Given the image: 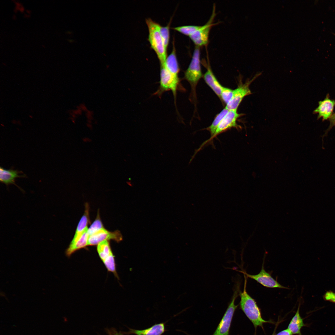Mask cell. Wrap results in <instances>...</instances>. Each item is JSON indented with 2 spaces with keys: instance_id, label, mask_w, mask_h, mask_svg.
Wrapping results in <instances>:
<instances>
[{
  "instance_id": "cell-1",
  "label": "cell",
  "mask_w": 335,
  "mask_h": 335,
  "mask_svg": "<svg viewBox=\"0 0 335 335\" xmlns=\"http://www.w3.org/2000/svg\"><path fill=\"white\" fill-rule=\"evenodd\" d=\"M245 279L243 290L239 293L240 308L255 328L258 326L262 328L264 324L270 323V321L265 320L262 318L260 310L256 301L246 291L247 280L245 277Z\"/></svg>"
},
{
  "instance_id": "cell-2",
  "label": "cell",
  "mask_w": 335,
  "mask_h": 335,
  "mask_svg": "<svg viewBox=\"0 0 335 335\" xmlns=\"http://www.w3.org/2000/svg\"><path fill=\"white\" fill-rule=\"evenodd\" d=\"M149 35L148 40L151 47L156 54L160 64L165 63L167 57L166 51L160 33V25L150 18L146 19Z\"/></svg>"
},
{
  "instance_id": "cell-3",
  "label": "cell",
  "mask_w": 335,
  "mask_h": 335,
  "mask_svg": "<svg viewBox=\"0 0 335 335\" xmlns=\"http://www.w3.org/2000/svg\"><path fill=\"white\" fill-rule=\"evenodd\" d=\"M159 85L154 94L160 96L164 92L171 91L176 106L177 91L180 84V79L172 75L167 68L165 63L160 65Z\"/></svg>"
},
{
  "instance_id": "cell-4",
  "label": "cell",
  "mask_w": 335,
  "mask_h": 335,
  "mask_svg": "<svg viewBox=\"0 0 335 335\" xmlns=\"http://www.w3.org/2000/svg\"><path fill=\"white\" fill-rule=\"evenodd\" d=\"M202 76L200 60V47L196 46L190 62L184 73V78L190 84L195 92L198 83Z\"/></svg>"
},
{
  "instance_id": "cell-5",
  "label": "cell",
  "mask_w": 335,
  "mask_h": 335,
  "mask_svg": "<svg viewBox=\"0 0 335 335\" xmlns=\"http://www.w3.org/2000/svg\"><path fill=\"white\" fill-rule=\"evenodd\" d=\"M239 287L234 292L231 301L229 304L221 320L212 335H229V330L235 311L238 305L235 301L238 293Z\"/></svg>"
},
{
  "instance_id": "cell-6",
  "label": "cell",
  "mask_w": 335,
  "mask_h": 335,
  "mask_svg": "<svg viewBox=\"0 0 335 335\" xmlns=\"http://www.w3.org/2000/svg\"><path fill=\"white\" fill-rule=\"evenodd\" d=\"M260 75L261 73L256 74L252 78L248 79L244 83H240L236 88L233 90L232 98L226 105L225 108L229 110H237L243 98L252 94L249 88V85Z\"/></svg>"
},
{
  "instance_id": "cell-7",
  "label": "cell",
  "mask_w": 335,
  "mask_h": 335,
  "mask_svg": "<svg viewBox=\"0 0 335 335\" xmlns=\"http://www.w3.org/2000/svg\"><path fill=\"white\" fill-rule=\"evenodd\" d=\"M99 256L108 270L114 274L118 278L116 269L114 256L112 252L109 241H102L97 246Z\"/></svg>"
},
{
  "instance_id": "cell-8",
  "label": "cell",
  "mask_w": 335,
  "mask_h": 335,
  "mask_svg": "<svg viewBox=\"0 0 335 335\" xmlns=\"http://www.w3.org/2000/svg\"><path fill=\"white\" fill-rule=\"evenodd\" d=\"M242 115L238 113L237 110H229L217 126L214 134L202 144L198 149V150L220 133L232 128H239V127L237 124L236 121Z\"/></svg>"
},
{
  "instance_id": "cell-9",
  "label": "cell",
  "mask_w": 335,
  "mask_h": 335,
  "mask_svg": "<svg viewBox=\"0 0 335 335\" xmlns=\"http://www.w3.org/2000/svg\"><path fill=\"white\" fill-rule=\"evenodd\" d=\"M214 7L213 8V12L210 18L206 23L201 25L199 28L189 36L196 46L200 47L206 46L208 43L210 30L212 27L216 24L212 23L215 15Z\"/></svg>"
},
{
  "instance_id": "cell-10",
  "label": "cell",
  "mask_w": 335,
  "mask_h": 335,
  "mask_svg": "<svg viewBox=\"0 0 335 335\" xmlns=\"http://www.w3.org/2000/svg\"><path fill=\"white\" fill-rule=\"evenodd\" d=\"M123 239L122 235L120 231H110L104 228L89 236L88 246L97 245L102 241L110 240L118 243L122 241Z\"/></svg>"
},
{
  "instance_id": "cell-11",
  "label": "cell",
  "mask_w": 335,
  "mask_h": 335,
  "mask_svg": "<svg viewBox=\"0 0 335 335\" xmlns=\"http://www.w3.org/2000/svg\"><path fill=\"white\" fill-rule=\"evenodd\" d=\"M248 277L255 280L263 286L269 288L288 289L279 284L271 275L265 271L262 265L260 272L256 275H251L242 272Z\"/></svg>"
},
{
  "instance_id": "cell-12",
  "label": "cell",
  "mask_w": 335,
  "mask_h": 335,
  "mask_svg": "<svg viewBox=\"0 0 335 335\" xmlns=\"http://www.w3.org/2000/svg\"><path fill=\"white\" fill-rule=\"evenodd\" d=\"M87 230L84 232L78 239L75 240H72L65 252L67 257H69L77 251L88 246L89 236L87 232Z\"/></svg>"
},
{
  "instance_id": "cell-13",
  "label": "cell",
  "mask_w": 335,
  "mask_h": 335,
  "mask_svg": "<svg viewBox=\"0 0 335 335\" xmlns=\"http://www.w3.org/2000/svg\"><path fill=\"white\" fill-rule=\"evenodd\" d=\"M22 172L12 169L7 170L1 167L0 168V181L1 182L7 185L10 184L17 185L15 183L16 179L18 177H25V174L19 175Z\"/></svg>"
},
{
  "instance_id": "cell-14",
  "label": "cell",
  "mask_w": 335,
  "mask_h": 335,
  "mask_svg": "<svg viewBox=\"0 0 335 335\" xmlns=\"http://www.w3.org/2000/svg\"><path fill=\"white\" fill-rule=\"evenodd\" d=\"M335 101L327 98L324 100L319 102L318 107L315 110V112L318 113L319 117H322L323 120H326L331 116Z\"/></svg>"
},
{
  "instance_id": "cell-15",
  "label": "cell",
  "mask_w": 335,
  "mask_h": 335,
  "mask_svg": "<svg viewBox=\"0 0 335 335\" xmlns=\"http://www.w3.org/2000/svg\"><path fill=\"white\" fill-rule=\"evenodd\" d=\"M165 65L167 68L172 75L176 78H179L180 69L174 42L172 50L170 54L167 57Z\"/></svg>"
},
{
  "instance_id": "cell-16",
  "label": "cell",
  "mask_w": 335,
  "mask_h": 335,
  "mask_svg": "<svg viewBox=\"0 0 335 335\" xmlns=\"http://www.w3.org/2000/svg\"><path fill=\"white\" fill-rule=\"evenodd\" d=\"M203 78L208 85L219 97H220L223 86L219 82L209 66L204 74Z\"/></svg>"
},
{
  "instance_id": "cell-17",
  "label": "cell",
  "mask_w": 335,
  "mask_h": 335,
  "mask_svg": "<svg viewBox=\"0 0 335 335\" xmlns=\"http://www.w3.org/2000/svg\"><path fill=\"white\" fill-rule=\"evenodd\" d=\"M84 214L81 218L77 226L75 234L72 240H75L78 238L88 230V225L90 222L89 213V206L86 203Z\"/></svg>"
},
{
  "instance_id": "cell-18",
  "label": "cell",
  "mask_w": 335,
  "mask_h": 335,
  "mask_svg": "<svg viewBox=\"0 0 335 335\" xmlns=\"http://www.w3.org/2000/svg\"><path fill=\"white\" fill-rule=\"evenodd\" d=\"M165 324L160 323L156 324L151 327L143 330H139L130 329L127 333L136 335H162L165 331Z\"/></svg>"
},
{
  "instance_id": "cell-19",
  "label": "cell",
  "mask_w": 335,
  "mask_h": 335,
  "mask_svg": "<svg viewBox=\"0 0 335 335\" xmlns=\"http://www.w3.org/2000/svg\"><path fill=\"white\" fill-rule=\"evenodd\" d=\"M299 306L296 313L290 321L288 328L292 334L301 335V329L304 325L302 319L299 314Z\"/></svg>"
},
{
  "instance_id": "cell-20",
  "label": "cell",
  "mask_w": 335,
  "mask_h": 335,
  "mask_svg": "<svg viewBox=\"0 0 335 335\" xmlns=\"http://www.w3.org/2000/svg\"><path fill=\"white\" fill-rule=\"evenodd\" d=\"M229 111L225 108L224 109L217 115L211 125L207 128V129L210 133L211 136L214 134L217 126Z\"/></svg>"
},
{
  "instance_id": "cell-21",
  "label": "cell",
  "mask_w": 335,
  "mask_h": 335,
  "mask_svg": "<svg viewBox=\"0 0 335 335\" xmlns=\"http://www.w3.org/2000/svg\"><path fill=\"white\" fill-rule=\"evenodd\" d=\"M201 26L195 25H186L172 28V29L185 35L190 36L199 28Z\"/></svg>"
},
{
  "instance_id": "cell-22",
  "label": "cell",
  "mask_w": 335,
  "mask_h": 335,
  "mask_svg": "<svg viewBox=\"0 0 335 335\" xmlns=\"http://www.w3.org/2000/svg\"><path fill=\"white\" fill-rule=\"evenodd\" d=\"M98 212L96 219L88 229L87 232L89 236L104 228Z\"/></svg>"
},
{
  "instance_id": "cell-23",
  "label": "cell",
  "mask_w": 335,
  "mask_h": 335,
  "mask_svg": "<svg viewBox=\"0 0 335 335\" xmlns=\"http://www.w3.org/2000/svg\"><path fill=\"white\" fill-rule=\"evenodd\" d=\"M170 24L167 26H163L160 25V31L163 39L164 45L166 51L169 44L170 39Z\"/></svg>"
},
{
  "instance_id": "cell-24",
  "label": "cell",
  "mask_w": 335,
  "mask_h": 335,
  "mask_svg": "<svg viewBox=\"0 0 335 335\" xmlns=\"http://www.w3.org/2000/svg\"><path fill=\"white\" fill-rule=\"evenodd\" d=\"M233 90L230 88L223 87L220 97L226 105L229 102L232 98Z\"/></svg>"
},
{
  "instance_id": "cell-25",
  "label": "cell",
  "mask_w": 335,
  "mask_h": 335,
  "mask_svg": "<svg viewBox=\"0 0 335 335\" xmlns=\"http://www.w3.org/2000/svg\"><path fill=\"white\" fill-rule=\"evenodd\" d=\"M324 298L326 300L335 303V293L331 291L327 292L325 294Z\"/></svg>"
},
{
  "instance_id": "cell-26",
  "label": "cell",
  "mask_w": 335,
  "mask_h": 335,
  "mask_svg": "<svg viewBox=\"0 0 335 335\" xmlns=\"http://www.w3.org/2000/svg\"><path fill=\"white\" fill-rule=\"evenodd\" d=\"M292 333L288 329L282 330L279 332L276 335H292Z\"/></svg>"
},
{
  "instance_id": "cell-27",
  "label": "cell",
  "mask_w": 335,
  "mask_h": 335,
  "mask_svg": "<svg viewBox=\"0 0 335 335\" xmlns=\"http://www.w3.org/2000/svg\"><path fill=\"white\" fill-rule=\"evenodd\" d=\"M107 331L109 335H118L117 331L114 328L107 329Z\"/></svg>"
},
{
  "instance_id": "cell-28",
  "label": "cell",
  "mask_w": 335,
  "mask_h": 335,
  "mask_svg": "<svg viewBox=\"0 0 335 335\" xmlns=\"http://www.w3.org/2000/svg\"><path fill=\"white\" fill-rule=\"evenodd\" d=\"M330 120L332 126L335 125V113L332 115L330 117Z\"/></svg>"
},
{
  "instance_id": "cell-29",
  "label": "cell",
  "mask_w": 335,
  "mask_h": 335,
  "mask_svg": "<svg viewBox=\"0 0 335 335\" xmlns=\"http://www.w3.org/2000/svg\"><path fill=\"white\" fill-rule=\"evenodd\" d=\"M83 140L84 142H90L91 140L87 138H84L83 139Z\"/></svg>"
},
{
  "instance_id": "cell-30",
  "label": "cell",
  "mask_w": 335,
  "mask_h": 335,
  "mask_svg": "<svg viewBox=\"0 0 335 335\" xmlns=\"http://www.w3.org/2000/svg\"><path fill=\"white\" fill-rule=\"evenodd\" d=\"M118 335H124L122 333H121V332H118Z\"/></svg>"
},
{
  "instance_id": "cell-31",
  "label": "cell",
  "mask_w": 335,
  "mask_h": 335,
  "mask_svg": "<svg viewBox=\"0 0 335 335\" xmlns=\"http://www.w3.org/2000/svg\"></svg>"
}]
</instances>
